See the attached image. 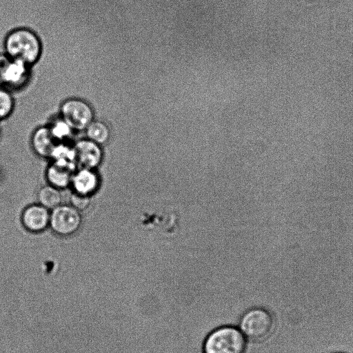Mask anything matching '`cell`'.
<instances>
[{
	"label": "cell",
	"instance_id": "obj_1",
	"mask_svg": "<svg viewBox=\"0 0 353 353\" xmlns=\"http://www.w3.org/2000/svg\"><path fill=\"white\" fill-rule=\"evenodd\" d=\"M5 50L6 55L11 59L21 61L28 65L39 59L41 43L32 31L20 28L13 30L7 36Z\"/></svg>",
	"mask_w": 353,
	"mask_h": 353
},
{
	"label": "cell",
	"instance_id": "obj_2",
	"mask_svg": "<svg viewBox=\"0 0 353 353\" xmlns=\"http://www.w3.org/2000/svg\"><path fill=\"white\" fill-rule=\"evenodd\" d=\"M247 339L233 325H223L213 330L203 343V353H245Z\"/></svg>",
	"mask_w": 353,
	"mask_h": 353
},
{
	"label": "cell",
	"instance_id": "obj_3",
	"mask_svg": "<svg viewBox=\"0 0 353 353\" xmlns=\"http://www.w3.org/2000/svg\"><path fill=\"white\" fill-rule=\"evenodd\" d=\"M274 319L267 309L254 307L248 310L239 321V329L246 337L253 341H261L268 338L274 330Z\"/></svg>",
	"mask_w": 353,
	"mask_h": 353
},
{
	"label": "cell",
	"instance_id": "obj_4",
	"mask_svg": "<svg viewBox=\"0 0 353 353\" xmlns=\"http://www.w3.org/2000/svg\"><path fill=\"white\" fill-rule=\"evenodd\" d=\"M63 119L73 130L81 131L94 120V112L90 105L79 99H70L61 107Z\"/></svg>",
	"mask_w": 353,
	"mask_h": 353
},
{
	"label": "cell",
	"instance_id": "obj_5",
	"mask_svg": "<svg viewBox=\"0 0 353 353\" xmlns=\"http://www.w3.org/2000/svg\"><path fill=\"white\" fill-rule=\"evenodd\" d=\"M81 224V214L71 205L61 204L50 212V226L60 236H70L75 233Z\"/></svg>",
	"mask_w": 353,
	"mask_h": 353
},
{
	"label": "cell",
	"instance_id": "obj_6",
	"mask_svg": "<svg viewBox=\"0 0 353 353\" xmlns=\"http://www.w3.org/2000/svg\"><path fill=\"white\" fill-rule=\"evenodd\" d=\"M75 162L82 168L95 169L103 160L101 145L89 140L81 139L73 146Z\"/></svg>",
	"mask_w": 353,
	"mask_h": 353
},
{
	"label": "cell",
	"instance_id": "obj_7",
	"mask_svg": "<svg viewBox=\"0 0 353 353\" xmlns=\"http://www.w3.org/2000/svg\"><path fill=\"white\" fill-rule=\"evenodd\" d=\"M49 209L41 204H32L24 209L21 215L23 226L32 232L43 231L50 225Z\"/></svg>",
	"mask_w": 353,
	"mask_h": 353
},
{
	"label": "cell",
	"instance_id": "obj_8",
	"mask_svg": "<svg viewBox=\"0 0 353 353\" xmlns=\"http://www.w3.org/2000/svg\"><path fill=\"white\" fill-rule=\"evenodd\" d=\"M74 169V163L54 160L46 170V179L50 185L59 189L65 188L71 185Z\"/></svg>",
	"mask_w": 353,
	"mask_h": 353
},
{
	"label": "cell",
	"instance_id": "obj_9",
	"mask_svg": "<svg viewBox=\"0 0 353 353\" xmlns=\"http://www.w3.org/2000/svg\"><path fill=\"white\" fill-rule=\"evenodd\" d=\"M60 143L53 136L50 127L37 129L32 137V145L35 152L46 158H52L54 150Z\"/></svg>",
	"mask_w": 353,
	"mask_h": 353
},
{
	"label": "cell",
	"instance_id": "obj_10",
	"mask_svg": "<svg viewBox=\"0 0 353 353\" xmlns=\"http://www.w3.org/2000/svg\"><path fill=\"white\" fill-rule=\"evenodd\" d=\"M99 179L93 169L82 168L74 172L71 185L74 192L90 196L97 189Z\"/></svg>",
	"mask_w": 353,
	"mask_h": 353
},
{
	"label": "cell",
	"instance_id": "obj_11",
	"mask_svg": "<svg viewBox=\"0 0 353 353\" xmlns=\"http://www.w3.org/2000/svg\"><path fill=\"white\" fill-rule=\"evenodd\" d=\"M28 74V65L21 61L11 59L4 74L3 84L12 87L19 86L27 79Z\"/></svg>",
	"mask_w": 353,
	"mask_h": 353
},
{
	"label": "cell",
	"instance_id": "obj_12",
	"mask_svg": "<svg viewBox=\"0 0 353 353\" xmlns=\"http://www.w3.org/2000/svg\"><path fill=\"white\" fill-rule=\"evenodd\" d=\"M37 197L39 204L49 210L59 206L62 201L60 189L50 184L39 190Z\"/></svg>",
	"mask_w": 353,
	"mask_h": 353
},
{
	"label": "cell",
	"instance_id": "obj_13",
	"mask_svg": "<svg viewBox=\"0 0 353 353\" xmlns=\"http://www.w3.org/2000/svg\"><path fill=\"white\" fill-rule=\"evenodd\" d=\"M87 139L101 145L109 140L110 132L108 125L100 121H92L86 128Z\"/></svg>",
	"mask_w": 353,
	"mask_h": 353
},
{
	"label": "cell",
	"instance_id": "obj_14",
	"mask_svg": "<svg viewBox=\"0 0 353 353\" xmlns=\"http://www.w3.org/2000/svg\"><path fill=\"white\" fill-rule=\"evenodd\" d=\"M14 100L11 94L6 90L0 88V120L7 118L12 112Z\"/></svg>",
	"mask_w": 353,
	"mask_h": 353
},
{
	"label": "cell",
	"instance_id": "obj_15",
	"mask_svg": "<svg viewBox=\"0 0 353 353\" xmlns=\"http://www.w3.org/2000/svg\"><path fill=\"white\" fill-rule=\"evenodd\" d=\"M50 129L53 136L61 142L70 137L73 130L63 119L54 121Z\"/></svg>",
	"mask_w": 353,
	"mask_h": 353
},
{
	"label": "cell",
	"instance_id": "obj_16",
	"mask_svg": "<svg viewBox=\"0 0 353 353\" xmlns=\"http://www.w3.org/2000/svg\"><path fill=\"white\" fill-rule=\"evenodd\" d=\"M91 203L90 196L73 192L70 196V205L79 211L87 209Z\"/></svg>",
	"mask_w": 353,
	"mask_h": 353
},
{
	"label": "cell",
	"instance_id": "obj_17",
	"mask_svg": "<svg viewBox=\"0 0 353 353\" xmlns=\"http://www.w3.org/2000/svg\"><path fill=\"white\" fill-rule=\"evenodd\" d=\"M10 60L6 54H0V85L3 84V76Z\"/></svg>",
	"mask_w": 353,
	"mask_h": 353
}]
</instances>
